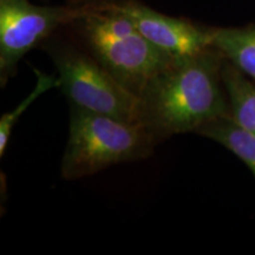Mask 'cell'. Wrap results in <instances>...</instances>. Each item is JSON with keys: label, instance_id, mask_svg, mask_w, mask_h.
<instances>
[{"label": "cell", "instance_id": "obj_4", "mask_svg": "<svg viewBox=\"0 0 255 255\" xmlns=\"http://www.w3.org/2000/svg\"><path fill=\"white\" fill-rule=\"evenodd\" d=\"M60 90L71 105L128 122H141V100L114 77L100 62L73 50L53 55Z\"/></svg>", "mask_w": 255, "mask_h": 255}, {"label": "cell", "instance_id": "obj_7", "mask_svg": "<svg viewBox=\"0 0 255 255\" xmlns=\"http://www.w3.org/2000/svg\"><path fill=\"white\" fill-rule=\"evenodd\" d=\"M222 78L231 105L232 119L255 135V82L227 59L222 66Z\"/></svg>", "mask_w": 255, "mask_h": 255}, {"label": "cell", "instance_id": "obj_8", "mask_svg": "<svg viewBox=\"0 0 255 255\" xmlns=\"http://www.w3.org/2000/svg\"><path fill=\"white\" fill-rule=\"evenodd\" d=\"M213 46L255 82V25L240 28H214Z\"/></svg>", "mask_w": 255, "mask_h": 255}, {"label": "cell", "instance_id": "obj_3", "mask_svg": "<svg viewBox=\"0 0 255 255\" xmlns=\"http://www.w3.org/2000/svg\"><path fill=\"white\" fill-rule=\"evenodd\" d=\"M81 20L92 57L138 97L152 78L176 62L110 4L91 6Z\"/></svg>", "mask_w": 255, "mask_h": 255}, {"label": "cell", "instance_id": "obj_1", "mask_svg": "<svg viewBox=\"0 0 255 255\" xmlns=\"http://www.w3.org/2000/svg\"><path fill=\"white\" fill-rule=\"evenodd\" d=\"M226 58L212 46L176 60L146 85L141 100V122L158 141L195 132L210 122L232 117L222 78Z\"/></svg>", "mask_w": 255, "mask_h": 255}, {"label": "cell", "instance_id": "obj_9", "mask_svg": "<svg viewBox=\"0 0 255 255\" xmlns=\"http://www.w3.org/2000/svg\"><path fill=\"white\" fill-rule=\"evenodd\" d=\"M220 143L251 169L255 176V135L239 126L232 117H223L210 122L197 131Z\"/></svg>", "mask_w": 255, "mask_h": 255}, {"label": "cell", "instance_id": "obj_10", "mask_svg": "<svg viewBox=\"0 0 255 255\" xmlns=\"http://www.w3.org/2000/svg\"><path fill=\"white\" fill-rule=\"evenodd\" d=\"M34 72H36L37 76V82L31 94L27 97H25L15 109L2 115L1 120H0V156H4L8 141L11 138L12 129L14 128L17 121L20 119L24 111L44 92L49 91L53 88H57L59 85L58 78L57 77L46 75V73L41 72L39 70H34Z\"/></svg>", "mask_w": 255, "mask_h": 255}, {"label": "cell", "instance_id": "obj_6", "mask_svg": "<svg viewBox=\"0 0 255 255\" xmlns=\"http://www.w3.org/2000/svg\"><path fill=\"white\" fill-rule=\"evenodd\" d=\"M110 5L126 14L146 39L173 60L189 58L213 46L214 28L201 27L186 19L169 17L139 2Z\"/></svg>", "mask_w": 255, "mask_h": 255}, {"label": "cell", "instance_id": "obj_5", "mask_svg": "<svg viewBox=\"0 0 255 255\" xmlns=\"http://www.w3.org/2000/svg\"><path fill=\"white\" fill-rule=\"evenodd\" d=\"M88 7H45L28 0H0V81L13 77L23 57L60 25L79 20Z\"/></svg>", "mask_w": 255, "mask_h": 255}, {"label": "cell", "instance_id": "obj_2", "mask_svg": "<svg viewBox=\"0 0 255 255\" xmlns=\"http://www.w3.org/2000/svg\"><path fill=\"white\" fill-rule=\"evenodd\" d=\"M159 141L142 122L70 108L69 139L62 176L77 180L113 165L149 157Z\"/></svg>", "mask_w": 255, "mask_h": 255}]
</instances>
